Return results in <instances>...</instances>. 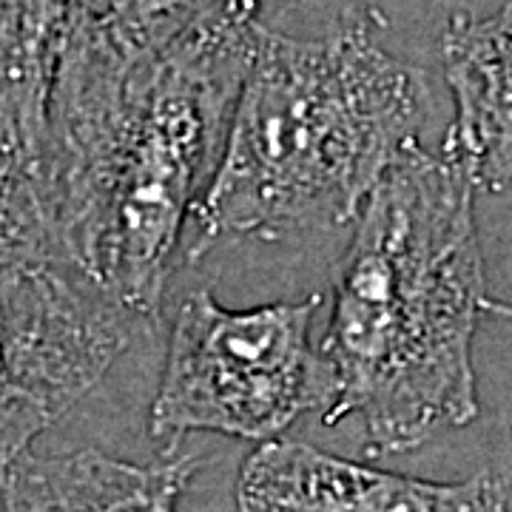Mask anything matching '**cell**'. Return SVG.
Instances as JSON below:
<instances>
[{
    "label": "cell",
    "mask_w": 512,
    "mask_h": 512,
    "mask_svg": "<svg viewBox=\"0 0 512 512\" xmlns=\"http://www.w3.org/2000/svg\"><path fill=\"white\" fill-rule=\"evenodd\" d=\"M89 0H0V80L49 114L57 60Z\"/></svg>",
    "instance_id": "10"
},
{
    "label": "cell",
    "mask_w": 512,
    "mask_h": 512,
    "mask_svg": "<svg viewBox=\"0 0 512 512\" xmlns=\"http://www.w3.org/2000/svg\"><path fill=\"white\" fill-rule=\"evenodd\" d=\"M322 296L234 311L208 288L177 311L163 379L151 404V439L174 447L188 433L274 441L305 413H325L330 376L311 342Z\"/></svg>",
    "instance_id": "4"
},
{
    "label": "cell",
    "mask_w": 512,
    "mask_h": 512,
    "mask_svg": "<svg viewBox=\"0 0 512 512\" xmlns=\"http://www.w3.org/2000/svg\"><path fill=\"white\" fill-rule=\"evenodd\" d=\"M484 313H493V316H501V319L512 322V302H495V299H487Z\"/></svg>",
    "instance_id": "11"
},
{
    "label": "cell",
    "mask_w": 512,
    "mask_h": 512,
    "mask_svg": "<svg viewBox=\"0 0 512 512\" xmlns=\"http://www.w3.org/2000/svg\"><path fill=\"white\" fill-rule=\"evenodd\" d=\"M242 512H510L501 478L439 484L330 456L299 441H265L242 464Z\"/></svg>",
    "instance_id": "6"
},
{
    "label": "cell",
    "mask_w": 512,
    "mask_h": 512,
    "mask_svg": "<svg viewBox=\"0 0 512 512\" xmlns=\"http://www.w3.org/2000/svg\"><path fill=\"white\" fill-rule=\"evenodd\" d=\"M46 151L49 114L0 80V274L69 259L52 208Z\"/></svg>",
    "instance_id": "9"
},
{
    "label": "cell",
    "mask_w": 512,
    "mask_h": 512,
    "mask_svg": "<svg viewBox=\"0 0 512 512\" xmlns=\"http://www.w3.org/2000/svg\"><path fill=\"white\" fill-rule=\"evenodd\" d=\"M430 114L424 74L353 15L319 37L262 29L217 177L194 211L197 262L228 239H285L359 220Z\"/></svg>",
    "instance_id": "3"
},
{
    "label": "cell",
    "mask_w": 512,
    "mask_h": 512,
    "mask_svg": "<svg viewBox=\"0 0 512 512\" xmlns=\"http://www.w3.org/2000/svg\"><path fill=\"white\" fill-rule=\"evenodd\" d=\"M262 29L259 0H211L143 63H57L46 163L60 242L131 316L163 302L183 228L217 177Z\"/></svg>",
    "instance_id": "1"
},
{
    "label": "cell",
    "mask_w": 512,
    "mask_h": 512,
    "mask_svg": "<svg viewBox=\"0 0 512 512\" xmlns=\"http://www.w3.org/2000/svg\"><path fill=\"white\" fill-rule=\"evenodd\" d=\"M473 194L453 157L413 148L370 194L336 268L322 419H362L379 456L478 416L473 339L487 291Z\"/></svg>",
    "instance_id": "2"
},
{
    "label": "cell",
    "mask_w": 512,
    "mask_h": 512,
    "mask_svg": "<svg viewBox=\"0 0 512 512\" xmlns=\"http://www.w3.org/2000/svg\"><path fill=\"white\" fill-rule=\"evenodd\" d=\"M197 456L134 464L100 450L26 453L0 473L3 512H177Z\"/></svg>",
    "instance_id": "8"
},
{
    "label": "cell",
    "mask_w": 512,
    "mask_h": 512,
    "mask_svg": "<svg viewBox=\"0 0 512 512\" xmlns=\"http://www.w3.org/2000/svg\"><path fill=\"white\" fill-rule=\"evenodd\" d=\"M131 319L69 259L0 274V473L103 382Z\"/></svg>",
    "instance_id": "5"
},
{
    "label": "cell",
    "mask_w": 512,
    "mask_h": 512,
    "mask_svg": "<svg viewBox=\"0 0 512 512\" xmlns=\"http://www.w3.org/2000/svg\"><path fill=\"white\" fill-rule=\"evenodd\" d=\"M441 66L456 100L444 154L473 188L512 185V0L487 18L456 15L441 35Z\"/></svg>",
    "instance_id": "7"
}]
</instances>
